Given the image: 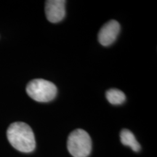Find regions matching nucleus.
I'll list each match as a JSON object with an SVG mask.
<instances>
[{
    "label": "nucleus",
    "mask_w": 157,
    "mask_h": 157,
    "mask_svg": "<svg viewBox=\"0 0 157 157\" xmlns=\"http://www.w3.org/2000/svg\"><path fill=\"white\" fill-rule=\"evenodd\" d=\"M45 13L47 18L51 23H58L66 15V1L48 0L45 2Z\"/></svg>",
    "instance_id": "nucleus-5"
},
{
    "label": "nucleus",
    "mask_w": 157,
    "mask_h": 157,
    "mask_svg": "<svg viewBox=\"0 0 157 157\" xmlns=\"http://www.w3.org/2000/svg\"><path fill=\"white\" fill-rule=\"evenodd\" d=\"M67 148L74 157H87L92 151L91 137L84 129H75L68 137Z\"/></svg>",
    "instance_id": "nucleus-2"
},
{
    "label": "nucleus",
    "mask_w": 157,
    "mask_h": 157,
    "mask_svg": "<svg viewBox=\"0 0 157 157\" xmlns=\"http://www.w3.org/2000/svg\"><path fill=\"white\" fill-rule=\"evenodd\" d=\"M108 101L113 105H119L126 100V96L122 91L117 89H111L105 93Z\"/></svg>",
    "instance_id": "nucleus-7"
},
{
    "label": "nucleus",
    "mask_w": 157,
    "mask_h": 157,
    "mask_svg": "<svg viewBox=\"0 0 157 157\" xmlns=\"http://www.w3.org/2000/svg\"><path fill=\"white\" fill-rule=\"evenodd\" d=\"M121 142L124 146H129L135 152L140 151L141 147L140 143L137 142L133 133L129 129H124L121 130L120 133Z\"/></svg>",
    "instance_id": "nucleus-6"
},
{
    "label": "nucleus",
    "mask_w": 157,
    "mask_h": 157,
    "mask_svg": "<svg viewBox=\"0 0 157 157\" xmlns=\"http://www.w3.org/2000/svg\"><path fill=\"white\" fill-rule=\"evenodd\" d=\"M120 31V25L115 20H111L102 26L98 33V41L103 46L113 44Z\"/></svg>",
    "instance_id": "nucleus-4"
},
{
    "label": "nucleus",
    "mask_w": 157,
    "mask_h": 157,
    "mask_svg": "<svg viewBox=\"0 0 157 157\" xmlns=\"http://www.w3.org/2000/svg\"><path fill=\"white\" fill-rule=\"evenodd\" d=\"M7 137L12 146L21 152L31 153L36 148L32 129L24 122L11 124L7 129Z\"/></svg>",
    "instance_id": "nucleus-1"
},
{
    "label": "nucleus",
    "mask_w": 157,
    "mask_h": 157,
    "mask_svg": "<svg viewBox=\"0 0 157 157\" xmlns=\"http://www.w3.org/2000/svg\"><path fill=\"white\" fill-rule=\"evenodd\" d=\"M26 93L33 100L40 103L50 102L56 98L57 87L55 84L43 78H35L26 86Z\"/></svg>",
    "instance_id": "nucleus-3"
}]
</instances>
